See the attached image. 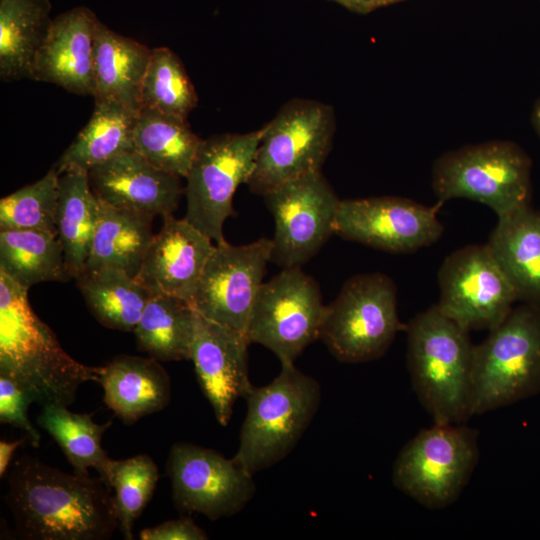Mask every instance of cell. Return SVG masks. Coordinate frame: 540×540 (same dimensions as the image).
<instances>
[{"label": "cell", "instance_id": "obj_31", "mask_svg": "<svg viewBox=\"0 0 540 540\" xmlns=\"http://www.w3.org/2000/svg\"><path fill=\"white\" fill-rule=\"evenodd\" d=\"M203 139L183 120L141 108L134 128V151L156 168L186 178Z\"/></svg>", "mask_w": 540, "mask_h": 540}, {"label": "cell", "instance_id": "obj_11", "mask_svg": "<svg viewBox=\"0 0 540 540\" xmlns=\"http://www.w3.org/2000/svg\"><path fill=\"white\" fill-rule=\"evenodd\" d=\"M318 283L301 267L283 268L261 285L246 336L272 351L281 366L294 364L320 336L325 312Z\"/></svg>", "mask_w": 540, "mask_h": 540}, {"label": "cell", "instance_id": "obj_7", "mask_svg": "<svg viewBox=\"0 0 540 540\" xmlns=\"http://www.w3.org/2000/svg\"><path fill=\"white\" fill-rule=\"evenodd\" d=\"M405 328L398 317L394 282L374 272L344 283L325 306L319 338L339 361L361 363L383 356Z\"/></svg>", "mask_w": 540, "mask_h": 540}, {"label": "cell", "instance_id": "obj_3", "mask_svg": "<svg viewBox=\"0 0 540 540\" xmlns=\"http://www.w3.org/2000/svg\"><path fill=\"white\" fill-rule=\"evenodd\" d=\"M407 368L415 394L436 424H464L473 415L475 345L469 331L437 305L406 326Z\"/></svg>", "mask_w": 540, "mask_h": 540}, {"label": "cell", "instance_id": "obj_24", "mask_svg": "<svg viewBox=\"0 0 540 540\" xmlns=\"http://www.w3.org/2000/svg\"><path fill=\"white\" fill-rule=\"evenodd\" d=\"M99 202L98 221L83 270L111 267L134 278L154 237L153 216Z\"/></svg>", "mask_w": 540, "mask_h": 540}, {"label": "cell", "instance_id": "obj_38", "mask_svg": "<svg viewBox=\"0 0 540 540\" xmlns=\"http://www.w3.org/2000/svg\"><path fill=\"white\" fill-rule=\"evenodd\" d=\"M27 439L25 436L22 439L14 441H0V476L1 478L6 474L10 462L13 459L14 453L17 448L22 445Z\"/></svg>", "mask_w": 540, "mask_h": 540}, {"label": "cell", "instance_id": "obj_2", "mask_svg": "<svg viewBox=\"0 0 540 540\" xmlns=\"http://www.w3.org/2000/svg\"><path fill=\"white\" fill-rule=\"evenodd\" d=\"M0 372L14 377L40 405H70L79 386L98 382L100 367L73 359L32 310L28 289L0 271Z\"/></svg>", "mask_w": 540, "mask_h": 540}, {"label": "cell", "instance_id": "obj_6", "mask_svg": "<svg viewBox=\"0 0 540 540\" xmlns=\"http://www.w3.org/2000/svg\"><path fill=\"white\" fill-rule=\"evenodd\" d=\"M531 167L528 154L512 141L468 145L446 152L434 162L432 188L441 204L466 198L501 217L530 204Z\"/></svg>", "mask_w": 540, "mask_h": 540}, {"label": "cell", "instance_id": "obj_16", "mask_svg": "<svg viewBox=\"0 0 540 540\" xmlns=\"http://www.w3.org/2000/svg\"><path fill=\"white\" fill-rule=\"evenodd\" d=\"M441 205L429 207L394 196L340 200L334 233L387 252H413L441 237L444 228L437 218Z\"/></svg>", "mask_w": 540, "mask_h": 540}, {"label": "cell", "instance_id": "obj_27", "mask_svg": "<svg viewBox=\"0 0 540 540\" xmlns=\"http://www.w3.org/2000/svg\"><path fill=\"white\" fill-rule=\"evenodd\" d=\"M49 0H0V77L30 79L33 59L53 19Z\"/></svg>", "mask_w": 540, "mask_h": 540}, {"label": "cell", "instance_id": "obj_29", "mask_svg": "<svg viewBox=\"0 0 540 540\" xmlns=\"http://www.w3.org/2000/svg\"><path fill=\"white\" fill-rule=\"evenodd\" d=\"M75 279L94 317L115 330L133 331L152 295L135 278L116 268L85 269Z\"/></svg>", "mask_w": 540, "mask_h": 540}, {"label": "cell", "instance_id": "obj_34", "mask_svg": "<svg viewBox=\"0 0 540 540\" xmlns=\"http://www.w3.org/2000/svg\"><path fill=\"white\" fill-rule=\"evenodd\" d=\"M101 478L115 491L119 529L126 540L133 539V526L155 491L159 472L148 455L124 460L110 459Z\"/></svg>", "mask_w": 540, "mask_h": 540}, {"label": "cell", "instance_id": "obj_19", "mask_svg": "<svg viewBox=\"0 0 540 540\" xmlns=\"http://www.w3.org/2000/svg\"><path fill=\"white\" fill-rule=\"evenodd\" d=\"M100 20L85 6L55 18L32 62L30 79L79 95L94 93L96 33Z\"/></svg>", "mask_w": 540, "mask_h": 540}, {"label": "cell", "instance_id": "obj_26", "mask_svg": "<svg viewBox=\"0 0 540 540\" xmlns=\"http://www.w3.org/2000/svg\"><path fill=\"white\" fill-rule=\"evenodd\" d=\"M99 209L100 202L91 189L88 172L69 171L59 175L55 224L71 278H76L85 267Z\"/></svg>", "mask_w": 540, "mask_h": 540}, {"label": "cell", "instance_id": "obj_41", "mask_svg": "<svg viewBox=\"0 0 540 540\" xmlns=\"http://www.w3.org/2000/svg\"><path fill=\"white\" fill-rule=\"evenodd\" d=\"M371 1L373 3L374 8L376 9V8L386 6V5H390V4H393V3H396V2L402 1V0H371Z\"/></svg>", "mask_w": 540, "mask_h": 540}, {"label": "cell", "instance_id": "obj_36", "mask_svg": "<svg viewBox=\"0 0 540 540\" xmlns=\"http://www.w3.org/2000/svg\"><path fill=\"white\" fill-rule=\"evenodd\" d=\"M31 402V394L14 377L0 372V422L20 428L29 443L38 447L41 436L27 415Z\"/></svg>", "mask_w": 540, "mask_h": 540}, {"label": "cell", "instance_id": "obj_22", "mask_svg": "<svg viewBox=\"0 0 540 540\" xmlns=\"http://www.w3.org/2000/svg\"><path fill=\"white\" fill-rule=\"evenodd\" d=\"M486 245L517 301L540 306V211L529 204L498 217Z\"/></svg>", "mask_w": 540, "mask_h": 540}, {"label": "cell", "instance_id": "obj_15", "mask_svg": "<svg viewBox=\"0 0 540 540\" xmlns=\"http://www.w3.org/2000/svg\"><path fill=\"white\" fill-rule=\"evenodd\" d=\"M272 240L216 244L189 303L197 314L246 334L251 309L271 261Z\"/></svg>", "mask_w": 540, "mask_h": 540}, {"label": "cell", "instance_id": "obj_21", "mask_svg": "<svg viewBox=\"0 0 540 540\" xmlns=\"http://www.w3.org/2000/svg\"><path fill=\"white\" fill-rule=\"evenodd\" d=\"M104 402L126 425L164 409L171 398L168 373L158 360L120 355L100 367Z\"/></svg>", "mask_w": 540, "mask_h": 540}, {"label": "cell", "instance_id": "obj_8", "mask_svg": "<svg viewBox=\"0 0 540 540\" xmlns=\"http://www.w3.org/2000/svg\"><path fill=\"white\" fill-rule=\"evenodd\" d=\"M478 431L464 424L421 430L398 453L394 486L428 509L458 500L479 461Z\"/></svg>", "mask_w": 540, "mask_h": 540}, {"label": "cell", "instance_id": "obj_12", "mask_svg": "<svg viewBox=\"0 0 540 540\" xmlns=\"http://www.w3.org/2000/svg\"><path fill=\"white\" fill-rule=\"evenodd\" d=\"M275 231L271 261L301 267L334 233L340 199L321 171L286 182L263 195Z\"/></svg>", "mask_w": 540, "mask_h": 540}, {"label": "cell", "instance_id": "obj_20", "mask_svg": "<svg viewBox=\"0 0 540 540\" xmlns=\"http://www.w3.org/2000/svg\"><path fill=\"white\" fill-rule=\"evenodd\" d=\"M88 177L100 201L153 217L173 214L184 193L181 177L156 168L134 150L93 167Z\"/></svg>", "mask_w": 540, "mask_h": 540}, {"label": "cell", "instance_id": "obj_32", "mask_svg": "<svg viewBox=\"0 0 540 540\" xmlns=\"http://www.w3.org/2000/svg\"><path fill=\"white\" fill-rule=\"evenodd\" d=\"M38 423L58 443L75 473L89 475L88 469L94 468L103 475L110 458L101 441L111 421L98 424L91 415L74 413L67 406L45 405Z\"/></svg>", "mask_w": 540, "mask_h": 540}, {"label": "cell", "instance_id": "obj_1", "mask_svg": "<svg viewBox=\"0 0 540 540\" xmlns=\"http://www.w3.org/2000/svg\"><path fill=\"white\" fill-rule=\"evenodd\" d=\"M5 499L25 539L106 540L119 528L114 495L101 477L70 474L29 455L11 468Z\"/></svg>", "mask_w": 540, "mask_h": 540}, {"label": "cell", "instance_id": "obj_35", "mask_svg": "<svg viewBox=\"0 0 540 540\" xmlns=\"http://www.w3.org/2000/svg\"><path fill=\"white\" fill-rule=\"evenodd\" d=\"M59 174L52 167L41 179L0 200V230L57 232Z\"/></svg>", "mask_w": 540, "mask_h": 540}, {"label": "cell", "instance_id": "obj_17", "mask_svg": "<svg viewBox=\"0 0 540 540\" xmlns=\"http://www.w3.org/2000/svg\"><path fill=\"white\" fill-rule=\"evenodd\" d=\"M246 334L196 313L190 360L218 423L228 425L236 400L253 386L248 373Z\"/></svg>", "mask_w": 540, "mask_h": 540}, {"label": "cell", "instance_id": "obj_14", "mask_svg": "<svg viewBox=\"0 0 540 540\" xmlns=\"http://www.w3.org/2000/svg\"><path fill=\"white\" fill-rule=\"evenodd\" d=\"M438 283L437 307L468 331L494 329L517 301L487 245H468L448 255Z\"/></svg>", "mask_w": 540, "mask_h": 540}, {"label": "cell", "instance_id": "obj_13", "mask_svg": "<svg viewBox=\"0 0 540 540\" xmlns=\"http://www.w3.org/2000/svg\"><path fill=\"white\" fill-rule=\"evenodd\" d=\"M176 508L211 521L240 512L254 497L253 474L222 454L191 443H175L167 462Z\"/></svg>", "mask_w": 540, "mask_h": 540}, {"label": "cell", "instance_id": "obj_10", "mask_svg": "<svg viewBox=\"0 0 540 540\" xmlns=\"http://www.w3.org/2000/svg\"><path fill=\"white\" fill-rule=\"evenodd\" d=\"M263 132L264 126L203 139L185 178L184 218L215 244L226 241L223 225L235 214L233 196L249 180Z\"/></svg>", "mask_w": 540, "mask_h": 540}, {"label": "cell", "instance_id": "obj_37", "mask_svg": "<svg viewBox=\"0 0 540 540\" xmlns=\"http://www.w3.org/2000/svg\"><path fill=\"white\" fill-rule=\"evenodd\" d=\"M142 540H205L207 533L188 516L165 521L157 526L145 528L140 534Z\"/></svg>", "mask_w": 540, "mask_h": 540}, {"label": "cell", "instance_id": "obj_33", "mask_svg": "<svg viewBox=\"0 0 540 540\" xmlns=\"http://www.w3.org/2000/svg\"><path fill=\"white\" fill-rule=\"evenodd\" d=\"M198 96L184 66L167 47L152 49L141 90V108L187 120Z\"/></svg>", "mask_w": 540, "mask_h": 540}, {"label": "cell", "instance_id": "obj_40", "mask_svg": "<svg viewBox=\"0 0 540 540\" xmlns=\"http://www.w3.org/2000/svg\"><path fill=\"white\" fill-rule=\"evenodd\" d=\"M533 126L540 138V98L536 101L532 115H531Z\"/></svg>", "mask_w": 540, "mask_h": 540}, {"label": "cell", "instance_id": "obj_4", "mask_svg": "<svg viewBox=\"0 0 540 540\" xmlns=\"http://www.w3.org/2000/svg\"><path fill=\"white\" fill-rule=\"evenodd\" d=\"M244 398L247 412L233 458L254 475L294 449L318 411L321 388L290 364L269 384L252 386Z\"/></svg>", "mask_w": 540, "mask_h": 540}, {"label": "cell", "instance_id": "obj_25", "mask_svg": "<svg viewBox=\"0 0 540 540\" xmlns=\"http://www.w3.org/2000/svg\"><path fill=\"white\" fill-rule=\"evenodd\" d=\"M94 100L89 121L54 165L59 175L88 172L121 152L134 150L138 113L115 101Z\"/></svg>", "mask_w": 540, "mask_h": 540}, {"label": "cell", "instance_id": "obj_39", "mask_svg": "<svg viewBox=\"0 0 540 540\" xmlns=\"http://www.w3.org/2000/svg\"><path fill=\"white\" fill-rule=\"evenodd\" d=\"M350 11L366 14L375 10L371 0H333Z\"/></svg>", "mask_w": 540, "mask_h": 540}, {"label": "cell", "instance_id": "obj_5", "mask_svg": "<svg viewBox=\"0 0 540 540\" xmlns=\"http://www.w3.org/2000/svg\"><path fill=\"white\" fill-rule=\"evenodd\" d=\"M540 393V306L521 303L479 345L473 366V415Z\"/></svg>", "mask_w": 540, "mask_h": 540}, {"label": "cell", "instance_id": "obj_18", "mask_svg": "<svg viewBox=\"0 0 540 540\" xmlns=\"http://www.w3.org/2000/svg\"><path fill=\"white\" fill-rule=\"evenodd\" d=\"M215 245L185 218L164 216L134 278L151 294L189 302Z\"/></svg>", "mask_w": 540, "mask_h": 540}, {"label": "cell", "instance_id": "obj_9", "mask_svg": "<svg viewBox=\"0 0 540 540\" xmlns=\"http://www.w3.org/2000/svg\"><path fill=\"white\" fill-rule=\"evenodd\" d=\"M335 115L331 106L292 99L264 126L247 185L265 195L274 188L321 171L333 143Z\"/></svg>", "mask_w": 540, "mask_h": 540}, {"label": "cell", "instance_id": "obj_23", "mask_svg": "<svg viewBox=\"0 0 540 540\" xmlns=\"http://www.w3.org/2000/svg\"><path fill=\"white\" fill-rule=\"evenodd\" d=\"M152 49L99 22L94 58V99L111 100L139 113Z\"/></svg>", "mask_w": 540, "mask_h": 540}, {"label": "cell", "instance_id": "obj_30", "mask_svg": "<svg viewBox=\"0 0 540 540\" xmlns=\"http://www.w3.org/2000/svg\"><path fill=\"white\" fill-rule=\"evenodd\" d=\"M0 271L26 289L71 278L57 232L43 230H0Z\"/></svg>", "mask_w": 540, "mask_h": 540}, {"label": "cell", "instance_id": "obj_28", "mask_svg": "<svg viewBox=\"0 0 540 540\" xmlns=\"http://www.w3.org/2000/svg\"><path fill=\"white\" fill-rule=\"evenodd\" d=\"M196 312L186 300L152 294L134 328L139 349L158 361L190 360Z\"/></svg>", "mask_w": 540, "mask_h": 540}]
</instances>
